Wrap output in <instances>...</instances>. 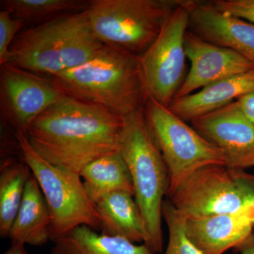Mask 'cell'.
Segmentation results:
<instances>
[{
    "label": "cell",
    "instance_id": "1",
    "mask_svg": "<svg viewBox=\"0 0 254 254\" xmlns=\"http://www.w3.org/2000/svg\"><path fill=\"white\" fill-rule=\"evenodd\" d=\"M123 126L122 117L66 95L37 118L26 135L42 158L80 174L97 159L119 151Z\"/></svg>",
    "mask_w": 254,
    "mask_h": 254
},
{
    "label": "cell",
    "instance_id": "2",
    "mask_svg": "<svg viewBox=\"0 0 254 254\" xmlns=\"http://www.w3.org/2000/svg\"><path fill=\"white\" fill-rule=\"evenodd\" d=\"M51 78L63 94L125 118L146 100L141 56L104 46L79 66Z\"/></svg>",
    "mask_w": 254,
    "mask_h": 254
},
{
    "label": "cell",
    "instance_id": "3",
    "mask_svg": "<svg viewBox=\"0 0 254 254\" xmlns=\"http://www.w3.org/2000/svg\"><path fill=\"white\" fill-rule=\"evenodd\" d=\"M104 46L95 36L85 10L18 33L3 64L51 78L86 63Z\"/></svg>",
    "mask_w": 254,
    "mask_h": 254
},
{
    "label": "cell",
    "instance_id": "4",
    "mask_svg": "<svg viewBox=\"0 0 254 254\" xmlns=\"http://www.w3.org/2000/svg\"><path fill=\"white\" fill-rule=\"evenodd\" d=\"M123 119L119 152L131 173L146 232L144 245L155 254L162 253V207L170 187L168 168L148 128L143 105Z\"/></svg>",
    "mask_w": 254,
    "mask_h": 254
},
{
    "label": "cell",
    "instance_id": "5",
    "mask_svg": "<svg viewBox=\"0 0 254 254\" xmlns=\"http://www.w3.org/2000/svg\"><path fill=\"white\" fill-rule=\"evenodd\" d=\"M180 0H91L92 30L103 45L141 56L161 33Z\"/></svg>",
    "mask_w": 254,
    "mask_h": 254
},
{
    "label": "cell",
    "instance_id": "6",
    "mask_svg": "<svg viewBox=\"0 0 254 254\" xmlns=\"http://www.w3.org/2000/svg\"><path fill=\"white\" fill-rule=\"evenodd\" d=\"M14 136L31 173L39 184L49 208L53 242L81 225L101 231L95 204L85 190L80 174L55 166L32 148L26 133L16 131Z\"/></svg>",
    "mask_w": 254,
    "mask_h": 254
},
{
    "label": "cell",
    "instance_id": "7",
    "mask_svg": "<svg viewBox=\"0 0 254 254\" xmlns=\"http://www.w3.org/2000/svg\"><path fill=\"white\" fill-rule=\"evenodd\" d=\"M143 110L150 133L168 168V197L195 170L214 164L225 165L223 153L168 108L146 98Z\"/></svg>",
    "mask_w": 254,
    "mask_h": 254
},
{
    "label": "cell",
    "instance_id": "8",
    "mask_svg": "<svg viewBox=\"0 0 254 254\" xmlns=\"http://www.w3.org/2000/svg\"><path fill=\"white\" fill-rule=\"evenodd\" d=\"M190 0L180 2L156 41L141 56L146 98L169 108L186 78L185 38L190 22Z\"/></svg>",
    "mask_w": 254,
    "mask_h": 254
},
{
    "label": "cell",
    "instance_id": "9",
    "mask_svg": "<svg viewBox=\"0 0 254 254\" xmlns=\"http://www.w3.org/2000/svg\"><path fill=\"white\" fill-rule=\"evenodd\" d=\"M169 198L185 218L242 214L246 206L236 170L219 164L195 170L180 184Z\"/></svg>",
    "mask_w": 254,
    "mask_h": 254
},
{
    "label": "cell",
    "instance_id": "10",
    "mask_svg": "<svg viewBox=\"0 0 254 254\" xmlns=\"http://www.w3.org/2000/svg\"><path fill=\"white\" fill-rule=\"evenodd\" d=\"M0 66L1 116L15 131L26 133L37 118L66 96L51 78L9 64Z\"/></svg>",
    "mask_w": 254,
    "mask_h": 254
},
{
    "label": "cell",
    "instance_id": "11",
    "mask_svg": "<svg viewBox=\"0 0 254 254\" xmlns=\"http://www.w3.org/2000/svg\"><path fill=\"white\" fill-rule=\"evenodd\" d=\"M190 123L200 136L223 153L229 168L244 171L254 166V125L245 118L237 101Z\"/></svg>",
    "mask_w": 254,
    "mask_h": 254
},
{
    "label": "cell",
    "instance_id": "12",
    "mask_svg": "<svg viewBox=\"0 0 254 254\" xmlns=\"http://www.w3.org/2000/svg\"><path fill=\"white\" fill-rule=\"evenodd\" d=\"M190 68L175 100L215 82L254 69V64L235 50L208 43L187 30L185 38Z\"/></svg>",
    "mask_w": 254,
    "mask_h": 254
},
{
    "label": "cell",
    "instance_id": "13",
    "mask_svg": "<svg viewBox=\"0 0 254 254\" xmlns=\"http://www.w3.org/2000/svg\"><path fill=\"white\" fill-rule=\"evenodd\" d=\"M188 29L205 41L236 51L254 64V24L220 12L210 1H189Z\"/></svg>",
    "mask_w": 254,
    "mask_h": 254
},
{
    "label": "cell",
    "instance_id": "14",
    "mask_svg": "<svg viewBox=\"0 0 254 254\" xmlns=\"http://www.w3.org/2000/svg\"><path fill=\"white\" fill-rule=\"evenodd\" d=\"M185 219L187 237L203 254L236 250L254 232V225L242 214Z\"/></svg>",
    "mask_w": 254,
    "mask_h": 254
},
{
    "label": "cell",
    "instance_id": "15",
    "mask_svg": "<svg viewBox=\"0 0 254 254\" xmlns=\"http://www.w3.org/2000/svg\"><path fill=\"white\" fill-rule=\"evenodd\" d=\"M252 92H254V69L215 82L197 93L174 100L168 109L187 123Z\"/></svg>",
    "mask_w": 254,
    "mask_h": 254
},
{
    "label": "cell",
    "instance_id": "16",
    "mask_svg": "<svg viewBox=\"0 0 254 254\" xmlns=\"http://www.w3.org/2000/svg\"><path fill=\"white\" fill-rule=\"evenodd\" d=\"M49 208L39 184L31 173L9 237L12 242L42 246L51 240Z\"/></svg>",
    "mask_w": 254,
    "mask_h": 254
},
{
    "label": "cell",
    "instance_id": "17",
    "mask_svg": "<svg viewBox=\"0 0 254 254\" xmlns=\"http://www.w3.org/2000/svg\"><path fill=\"white\" fill-rule=\"evenodd\" d=\"M133 197L127 191L113 192L95 204L102 234L123 237L132 243H145L144 222Z\"/></svg>",
    "mask_w": 254,
    "mask_h": 254
},
{
    "label": "cell",
    "instance_id": "18",
    "mask_svg": "<svg viewBox=\"0 0 254 254\" xmlns=\"http://www.w3.org/2000/svg\"><path fill=\"white\" fill-rule=\"evenodd\" d=\"M87 195L94 204L116 191L134 195L131 173L120 152L97 159L80 173Z\"/></svg>",
    "mask_w": 254,
    "mask_h": 254
},
{
    "label": "cell",
    "instance_id": "19",
    "mask_svg": "<svg viewBox=\"0 0 254 254\" xmlns=\"http://www.w3.org/2000/svg\"><path fill=\"white\" fill-rule=\"evenodd\" d=\"M52 254H155L145 245H136L123 237L97 233L81 225L55 241Z\"/></svg>",
    "mask_w": 254,
    "mask_h": 254
},
{
    "label": "cell",
    "instance_id": "20",
    "mask_svg": "<svg viewBox=\"0 0 254 254\" xmlns=\"http://www.w3.org/2000/svg\"><path fill=\"white\" fill-rule=\"evenodd\" d=\"M31 170L27 163L8 159L0 174V235L9 237L13 222L21 206L25 187Z\"/></svg>",
    "mask_w": 254,
    "mask_h": 254
},
{
    "label": "cell",
    "instance_id": "21",
    "mask_svg": "<svg viewBox=\"0 0 254 254\" xmlns=\"http://www.w3.org/2000/svg\"><path fill=\"white\" fill-rule=\"evenodd\" d=\"M1 9H7L25 22L43 23L50 20L85 11L89 1L84 0H1Z\"/></svg>",
    "mask_w": 254,
    "mask_h": 254
},
{
    "label": "cell",
    "instance_id": "22",
    "mask_svg": "<svg viewBox=\"0 0 254 254\" xmlns=\"http://www.w3.org/2000/svg\"><path fill=\"white\" fill-rule=\"evenodd\" d=\"M162 214L169 231L168 247L164 254H203L187 237L185 219L170 200H164Z\"/></svg>",
    "mask_w": 254,
    "mask_h": 254
},
{
    "label": "cell",
    "instance_id": "23",
    "mask_svg": "<svg viewBox=\"0 0 254 254\" xmlns=\"http://www.w3.org/2000/svg\"><path fill=\"white\" fill-rule=\"evenodd\" d=\"M25 23L23 20L14 18L9 10L0 11V65L4 63L10 46Z\"/></svg>",
    "mask_w": 254,
    "mask_h": 254
},
{
    "label": "cell",
    "instance_id": "24",
    "mask_svg": "<svg viewBox=\"0 0 254 254\" xmlns=\"http://www.w3.org/2000/svg\"><path fill=\"white\" fill-rule=\"evenodd\" d=\"M210 1L220 12L254 24V0H214Z\"/></svg>",
    "mask_w": 254,
    "mask_h": 254
},
{
    "label": "cell",
    "instance_id": "25",
    "mask_svg": "<svg viewBox=\"0 0 254 254\" xmlns=\"http://www.w3.org/2000/svg\"><path fill=\"white\" fill-rule=\"evenodd\" d=\"M236 178L245 199L246 206L242 215L254 226V175L236 170Z\"/></svg>",
    "mask_w": 254,
    "mask_h": 254
},
{
    "label": "cell",
    "instance_id": "26",
    "mask_svg": "<svg viewBox=\"0 0 254 254\" xmlns=\"http://www.w3.org/2000/svg\"><path fill=\"white\" fill-rule=\"evenodd\" d=\"M236 101L245 118L254 125V92L242 95Z\"/></svg>",
    "mask_w": 254,
    "mask_h": 254
},
{
    "label": "cell",
    "instance_id": "27",
    "mask_svg": "<svg viewBox=\"0 0 254 254\" xmlns=\"http://www.w3.org/2000/svg\"><path fill=\"white\" fill-rule=\"evenodd\" d=\"M236 250L241 254H254V231Z\"/></svg>",
    "mask_w": 254,
    "mask_h": 254
},
{
    "label": "cell",
    "instance_id": "28",
    "mask_svg": "<svg viewBox=\"0 0 254 254\" xmlns=\"http://www.w3.org/2000/svg\"><path fill=\"white\" fill-rule=\"evenodd\" d=\"M3 254H28L25 245L19 242H13L11 247Z\"/></svg>",
    "mask_w": 254,
    "mask_h": 254
}]
</instances>
